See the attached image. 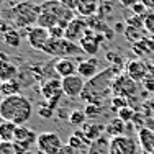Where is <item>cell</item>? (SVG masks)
I'll return each mask as SVG.
<instances>
[{
  "mask_svg": "<svg viewBox=\"0 0 154 154\" xmlns=\"http://www.w3.org/2000/svg\"><path fill=\"white\" fill-rule=\"evenodd\" d=\"M120 67H112L103 69L102 72H98L94 79L87 80L85 84V89L80 97L84 100H87V103H102L105 97H108V94L112 92V85H113V80L116 79Z\"/></svg>",
  "mask_w": 154,
  "mask_h": 154,
  "instance_id": "cell-1",
  "label": "cell"
},
{
  "mask_svg": "<svg viewBox=\"0 0 154 154\" xmlns=\"http://www.w3.org/2000/svg\"><path fill=\"white\" fill-rule=\"evenodd\" d=\"M33 105L21 94L5 97L0 100V118L2 122H12L15 125H26L31 118Z\"/></svg>",
  "mask_w": 154,
  "mask_h": 154,
  "instance_id": "cell-2",
  "label": "cell"
},
{
  "mask_svg": "<svg viewBox=\"0 0 154 154\" xmlns=\"http://www.w3.org/2000/svg\"><path fill=\"white\" fill-rule=\"evenodd\" d=\"M7 13L12 15V21L17 25V28L23 30V28H30V25L33 23H38V17L41 10H39V5L30 2H20Z\"/></svg>",
  "mask_w": 154,
  "mask_h": 154,
  "instance_id": "cell-3",
  "label": "cell"
},
{
  "mask_svg": "<svg viewBox=\"0 0 154 154\" xmlns=\"http://www.w3.org/2000/svg\"><path fill=\"white\" fill-rule=\"evenodd\" d=\"M43 53H46L48 56H54V57H72V56H79L80 53H84L82 48L79 46V43H74L67 38H61V39H54L51 38L46 43V46L43 48Z\"/></svg>",
  "mask_w": 154,
  "mask_h": 154,
  "instance_id": "cell-4",
  "label": "cell"
},
{
  "mask_svg": "<svg viewBox=\"0 0 154 154\" xmlns=\"http://www.w3.org/2000/svg\"><path fill=\"white\" fill-rule=\"evenodd\" d=\"M36 146H38V151L41 154H59L61 149L64 148L59 134L53 133V131L39 133L38 139H36Z\"/></svg>",
  "mask_w": 154,
  "mask_h": 154,
  "instance_id": "cell-5",
  "label": "cell"
},
{
  "mask_svg": "<svg viewBox=\"0 0 154 154\" xmlns=\"http://www.w3.org/2000/svg\"><path fill=\"white\" fill-rule=\"evenodd\" d=\"M41 95L45 98V102L51 103L53 107H57L61 97L64 95L61 79H48L46 82H43L41 84Z\"/></svg>",
  "mask_w": 154,
  "mask_h": 154,
  "instance_id": "cell-6",
  "label": "cell"
},
{
  "mask_svg": "<svg viewBox=\"0 0 154 154\" xmlns=\"http://www.w3.org/2000/svg\"><path fill=\"white\" fill-rule=\"evenodd\" d=\"M108 152L110 154H136L138 152V143L134 141V138L131 136H118V138H112L110 139V146H108Z\"/></svg>",
  "mask_w": 154,
  "mask_h": 154,
  "instance_id": "cell-7",
  "label": "cell"
},
{
  "mask_svg": "<svg viewBox=\"0 0 154 154\" xmlns=\"http://www.w3.org/2000/svg\"><path fill=\"white\" fill-rule=\"evenodd\" d=\"M105 41V36L100 35V33H95L90 28H87V31L84 33L82 39L79 41V46L82 48V51L89 56H95L100 49L102 43Z\"/></svg>",
  "mask_w": 154,
  "mask_h": 154,
  "instance_id": "cell-8",
  "label": "cell"
},
{
  "mask_svg": "<svg viewBox=\"0 0 154 154\" xmlns=\"http://www.w3.org/2000/svg\"><path fill=\"white\" fill-rule=\"evenodd\" d=\"M61 82H62V92H64V95H67L69 98H75L82 95L87 80L84 77H80L79 74H74V75L61 79Z\"/></svg>",
  "mask_w": 154,
  "mask_h": 154,
  "instance_id": "cell-9",
  "label": "cell"
},
{
  "mask_svg": "<svg viewBox=\"0 0 154 154\" xmlns=\"http://www.w3.org/2000/svg\"><path fill=\"white\" fill-rule=\"evenodd\" d=\"M112 94L130 98L133 94H136V82L130 75H116L112 85Z\"/></svg>",
  "mask_w": 154,
  "mask_h": 154,
  "instance_id": "cell-10",
  "label": "cell"
},
{
  "mask_svg": "<svg viewBox=\"0 0 154 154\" xmlns=\"http://www.w3.org/2000/svg\"><path fill=\"white\" fill-rule=\"evenodd\" d=\"M26 39H28V45H30L33 49H39L43 51V48L46 46V43L51 39L49 36V30L43 26H33L28 30V35H26Z\"/></svg>",
  "mask_w": 154,
  "mask_h": 154,
  "instance_id": "cell-11",
  "label": "cell"
},
{
  "mask_svg": "<svg viewBox=\"0 0 154 154\" xmlns=\"http://www.w3.org/2000/svg\"><path fill=\"white\" fill-rule=\"evenodd\" d=\"M87 18L84 17H79V18H74L71 23L66 26V38L71 39L74 43H79L82 39L84 33L87 31Z\"/></svg>",
  "mask_w": 154,
  "mask_h": 154,
  "instance_id": "cell-12",
  "label": "cell"
},
{
  "mask_svg": "<svg viewBox=\"0 0 154 154\" xmlns=\"http://www.w3.org/2000/svg\"><path fill=\"white\" fill-rule=\"evenodd\" d=\"M38 134L35 133V130H31L26 125H18L17 133H15V143L20 144L21 148H25L26 151H30V148L36 143Z\"/></svg>",
  "mask_w": 154,
  "mask_h": 154,
  "instance_id": "cell-13",
  "label": "cell"
},
{
  "mask_svg": "<svg viewBox=\"0 0 154 154\" xmlns=\"http://www.w3.org/2000/svg\"><path fill=\"white\" fill-rule=\"evenodd\" d=\"M126 75H130L134 82H143V80L149 75L148 66H146L141 59H131L126 64Z\"/></svg>",
  "mask_w": 154,
  "mask_h": 154,
  "instance_id": "cell-14",
  "label": "cell"
},
{
  "mask_svg": "<svg viewBox=\"0 0 154 154\" xmlns=\"http://www.w3.org/2000/svg\"><path fill=\"white\" fill-rule=\"evenodd\" d=\"M80 131H82L84 138H85L87 144H92V143L98 141L102 138V134L105 133V125L100 123H85L80 126Z\"/></svg>",
  "mask_w": 154,
  "mask_h": 154,
  "instance_id": "cell-15",
  "label": "cell"
},
{
  "mask_svg": "<svg viewBox=\"0 0 154 154\" xmlns=\"http://www.w3.org/2000/svg\"><path fill=\"white\" fill-rule=\"evenodd\" d=\"M138 144L141 146L143 152L154 154V131L148 126L138 130Z\"/></svg>",
  "mask_w": 154,
  "mask_h": 154,
  "instance_id": "cell-16",
  "label": "cell"
},
{
  "mask_svg": "<svg viewBox=\"0 0 154 154\" xmlns=\"http://www.w3.org/2000/svg\"><path fill=\"white\" fill-rule=\"evenodd\" d=\"M77 66L72 57H62V59H57L56 64H54V71L56 74L64 79V77H69V75H74L77 74Z\"/></svg>",
  "mask_w": 154,
  "mask_h": 154,
  "instance_id": "cell-17",
  "label": "cell"
},
{
  "mask_svg": "<svg viewBox=\"0 0 154 154\" xmlns=\"http://www.w3.org/2000/svg\"><path fill=\"white\" fill-rule=\"evenodd\" d=\"M77 74L80 77H84L85 80L94 79L95 75L98 74V62L94 59H85V61H80L79 66H77Z\"/></svg>",
  "mask_w": 154,
  "mask_h": 154,
  "instance_id": "cell-18",
  "label": "cell"
},
{
  "mask_svg": "<svg viewBox=\"0 0 154 154\" xmlns=\"http://www.w3.org/2000/svg\"><path fill=\"white\" fill-rule=\"evenodd\" d=\"M98 5H100V0H80V2H79V7H77L75 12L79 13L80 17L89 18V17L97 15Z\"/></svg>",
  "mask_w": 154,
  "mask_h": 154,
  "instance_id": "cell-19",
  "label": "cell"
},
{
  "mask_svg": "<svg viewBox=\"0 0 154 154\" xmlns=\"http://www.w3.org/2000/svg\"><path fill=\"white\" fill-rule=\"evenodd\" d=\"M125 128H126V123L123 122L122 118H113L105 125V133L108 134L110 138H118V136H123L125 133Z\"/></svg>",
  "mask_w": 154,
  "mask_h": 154,
  "instance_id": "cell-20",
  "label": "cell"
},
{
  "mask_svg": "<svg viewBox=\"0 0 154 154\" xmlns=\"http://www.w3.org/2000/svg\"><path fill=\"white\" fill-rule=\"evenodd\" d=\"M18 125L12 122H2L0 123V139L5 143L15 141V133H17Z\"/></svg>",
  "mask_w": 154,
  "mask_h": 154,
  "instance_id": "cell-21",
  "label": "cell"
},
{
  "mask_svg": "<svg viewBox=\"0 0 154 154\" xmlns=\"http://www.w3.org/2000/svg\"><path fill=\"white\" fill-rule=\"evenodd\" d=\"M87 26H89L92 31L100 33V35H103V36L107 35L110 30H112V28H110L108 25L105 23V20H102V18H100V17H97V15L87 18Z\"/></svg>",
  "mask_w": 154,
  "mask_h": 154,
  "instance_id": "cell-22",
  "label": "cell"
},
{
  "mask_svg": "<svg viewBox=\"0 0 154 154\" xmlns=\"http://www.w3.org/2000/svg\"><path fill=\"white\" fill-rule=\"evenodd\" d=\"M38 26H43L46 28V30H51L53 26H56V25H61V20L57 18L54 13L51 12H41L38 17Z\"/></svg>",
  "mask_w": 154,
  "mask_h": 154,
  "instance_id": "cell-23",
  "label": "cell"
},
{
  "mask_svg": "<svg viewBox=\"0 0 154 154\" xmlns=\"http://www.w3.org/2000/svg\"><path fill=\"white\" fill-rule=\"evenodd\" d=\"M0 154H26V149L21 148L20 144H17L15 141L0 143Z\"/></svg>",
  "mask_w": 154,
  "mask_h": 154,
  "instance_id": "cell-24",
  "label": "cell"
},
{
  "mask_svg": "<svg viewBox=\"0 0 154 154\" xmlns=\"http://www.w3.org/2000/svg\"><path fill=\"white\" fill-rule=\"evenodd\" d=\"M3 43H5L7 46H10V48H18L20 43H21V33L18 30L10 28V30L3 35Z\"/></svg>",
  "mask_w": 154,
  "mask_h": 154,
  "instance_id": "cell-25",
  "label": "cell"
},
{
  "mask_svg": "<svg viewBox=\"0 0 154 154\" xmlns=\"http://www.w3.org/2000/svg\"><path fill=\"white\" fill-rule=\"evenodd\" d=\"M123 35H125V39H126L128 43H131V45L139 43L143 38H144V31L139 30V28H133V26H126Z\"/></svg>",
  "mask_w": 154,
  "mask_h": 154,
  "instance_id": "cell-26",
  "label": "cell"
},
{
  "mask_svg": "<svg viewBox=\"0 0 154 154\" xmlns=\"http://www.w3.org/2000/svg\"><path fill=\"white\" fill-rule=\"evenodd\" d=\"M18 74V69L15 64H12V62H8V64L2 66L0 67V80L2 82H7V80H13Z\"/></svg>",
  "mask_w": 154,
  "mask_h": 154,
  "instance_id": "cell-27",
  "label": "cell"
},
{
  "mask_svg": "<svg viewBox=\"0 0 154 154\" xmlns=\"http://www.w3.org/2000/svg\"><path fill=\"white\" fill-rule=\"evenodd\" d=\"M18 94H20V84L15 79L2 82V95L3 97H12V95H18Z\"/></svg>",
  "mask_w": 154,
  "mask_h": 154,
  "instance_id": "cell-28",
  "label": "cell"
},
{
  "mask_svg": "<svg viewBox=\"0 0 154 154\" xmlns=\"http://www.w3.org/2000/svg\"><path fill=\"white\" fill-rule=\"evenodd\" d=\"M85 120H87V115L84 110H71V115H69L67 122L72 126H82V125H85Z\"/></svg>",
  "mask_w": 154,
  "mask_h": 154,
  "instance_id": "cell-29",
  "label": "cell"
},
{
  "mask_svg": "<svg viewBox=\"0 0 154 154\" xmlns=\"http://www.w3.org/2000/svg\"><path fill=\"white\" fill-rule=\"evenodd\" d=\"M54 112H56V107H53V105L48 103V102H43V103L38 105V115L41 116V118H51V116L54 115Z\"/></svg>",
  "mask_w": 154,
  "mask_h": 154,
  "instance_id": "cell-30",
  "label": "cell"
},
{
  "mask_svg": "<svg viewBox=\"0 0 154 154\" xmlns=\"http://www.w3.org/2000/svg\"><path fill=\"white\" fill-rule=\"evenodd\" d=\"M84 112H85L87 118H95V116L102 115L103 107H102V103H87V107L84 108Z\"/></svg>",
  "mask_w": 154,
  "mask_h": 154,
  "instance_id": "cell-31",
  "label": "cell"
},
{
  "mask_svg": "<svg viewBox=\"0 0 154 154\" xmlns=\"http://www.w3.org/2000/svg\"><path fill=\"white\" fill-rule=\"evenodd\" d=\"M125 23H126V26H133V28H139V30H144V17H139V15L126 17Z\"/></svg>",
  "mask_w": 154,
  "mask_h": 154,
  "instance_id": "cell-32",
  "label": "cell"
},
{
  "mask_svg": "<svg viewBox=\"0 0 154 154\" xmlns=\"http://www.w3.org/2000/svg\"><path fill=\"white\" fill-rule=\"evenodd\" d=\"M113 12V3L108 2V0H103V2H100V5H98V12H97V17H100L102 20H105L107 15Z\"/></svg>",
  "mask_w": 154,
  "mask_h": 154,
  "instance_id": "cell-33",
  "label": "cell"
},
{
  "mask_svg": "<svg viewBox=\"0 0 154 154\" xmlns=\"http://www.w3.org/2000/svg\"><path fill=\"white\" fill-rule=\"evenodd\" d=\"M110 105H112V108L115 110V112H118V110H122L123 107H128V98L122 97V95H113Z\"/></svg>",
  "mask_w": 154,
  "mask_h": 154,
  "instance_id": "cell-34",
  "label": "cell"
},
{
  "mask_svg": "<svg viewBox=\"0 0 154 154\" xmlns=\"http://www.w3.org/2000/svg\"><path fill=\"white\" fill-rule=\"evenodd\" d=\"M134 115H136V112H134V108H131L130 105H128V107H123L122 110H118V118H122L125 123H130Z\"/></svg>",
  "mask_w": 154,
  "mask_h": 154,
  "instance_id": "cell-35",
  "label": "cell"
},
{
  "mask_svg": "<svg viewBox=\"0 0 154 154\" xmlns=\"http://www.w3.org/2000/svg\"><path fill=\"white\" fill-rule=\"evenodd\" d=\"M144 31L154 36V12H149L144 15Z\"/></svg>",
  "mask_w": 154,
  "mask_h": 154,
  "instance_id": "cell-36",
  "label": "cell"
},
{
  "mask_svg": "<svg viewBox=\"0 0 154 154\" xmlns=\"http://www.w3.org/2000/svg\"><path fill=\"white\" fill-rule=\"evenodd\" d=\"M49 36L54 39H61V38H66V28L62 25H56L49 30Z\"/></svg>",
  "mask_w": 154,
  "mask_h": 154,
  "instance_id": "cell-37",
  "label": "cell"
},
{
  "mask_svg": "<svg viewBox=\"0 0 154 154\" xmlns=\"http://www.w3.org/2000/svg\"><path fill=\"white\" fill-rule=\"evenodd\" d=\"M131 12H133V15H139V17H144V15H148V13H149L148 12V7H146L143 2H139V0L134 3L133 7H131Z\"/></svg>",
  "mask_w": 154,
  "mask_h": 154,
  "instance_id": "cell-38",
  "label": "cell"
},
{
  "mask_svg": "<svg viewBox=\"0 0 154 154\" xmlns=\"http://www.w3.org/2000/svg\"><path fill=\"white\" fill-rule=\"evenodd\" d=\"M107 61H110L115 67H122V64H123V57H120L116 53H112V51L107 53Z\"/></svg>",
  "mask_w": 154,
  "mask_h": 154,
  "instance_id": "cell-39",
  "label": "cell"
},
{
  "mask_svg": "<svg viewBox=\"0 0 154 154\" xmlns=\"http://www.w3.org/2000/svg\"><path fill=\"white\" fill-rule=\"evenodd\" d=\"M82 143H84V139H82V138H79L77 134H72V136L67 139V146H71V148L77 149V151H79V149L82 148Z\"/></svg>",
  "mask_w": 154,
  "mask_h": 154,
  "instance_id": "cell-40",
  "label": "cell"
},
{
  "mask_svg": "<svg viewBox=\"0 0 154 154\" xmlns=\"http://www.w3.org/2000/svg\"><path fill=\"white\" fill-rule=\"evenodd\" d=\"M59 2H61L64 7H67L69 10H77L80 0H59Z\"/></svg>",
  "mask_w": 154,
  "mask_h": 154,
  "instance_id": "cell-41",
  "label": "cell"
},
{
  "mask_svg": "<svg viewBox=\"0 0 154 154\" xmlns=\"http://www.w3.org/2000/svg\"><path fill=\"white\" fill-rule=\"evenodd\" d=\"M143 84H144V89L149 90V92H154V79L151 75H148L144 80H143Z\"/></svg>",
  "mask_w": 154,
  "mask_h": 154,
  "instance_id": "cell-42",
  "label": "cell"
},
{
  "mask_svg": "<svg viewBox=\"0 0 154 154\" xmlns=\"http://www.w3.org/2000/svg\"><path fill=\"white\" fill-rule=\"evenodd\" d=\"M8 30H10V26H8V23H7V20L5 18H0V36L3 38V35Z\"/></svg>",
  "mask_w": 154,
  "mask_h": 154,
  "instance_id": "cell-43",
  "label": "cell"
},
{
  "mask_svg": "<svg viewBox=\"0 0 154 154\" xmlns=\"http://www.w3.org/2000/svg\"><path fill=\"white\" fill-rule=\"evenodd\" d=\"M8 62H10V56L7 53H3V51H0V67L8 64Z\"/></svg>",
  "mask_w": 154,
  "mask_h": 154,
  "instance_id": "cell-44",
  "label": "cell"
},
{
  "mask_svg": "<svg viewBox=\"0 0 154 154\" xmlns=\"http://www.w3.org/2000/svg\"><path fill=\"white\" fill-rule=\"evenodd\" d=\"M57 112V116H59L61 120H69V115L71 113H67L69 110H66V108H59V110H56Z\"/></svg>",
  "mask_w": 154,
  "mask_h": 154,
  "instance_id": "cell-45",
  "label": "cell"
},
{
  "mask_svg": "<svg viewBox=\"0 0 154 154\" xmlns=\"http://www.w3.org/2000/svg\"><path fill=\"white\" fill-rule=\"evenodd\" d=\"M59 154H77V149H74V148H71V146L66 144L64 148L61 149V152H59Z\"/></svg>",
  "mask_w": 154,
  "mask_h": 154,
  "instance_id": "cell-46",
  "label": "cell"
},
{
  "mask_svg": "<svg viewBox=\"0 0 154 154\" xmlns=\"http://www.w3.org/2000/svg\"><path fill=\"white\" fill-rule=\"evenodd\" d=\"M118 2L122 3V7H125V8H131L138 0H118Z\"/></svg>",
  "mask_w": 154,
  "mask_h": 154,
  "instance_id": "cell-47",
  "label": "cell"
},
{
  "mask_svg": "<svg viewBox=\"0 0 154 154\" xmlns=\"http://www.w3.org/2000/svg\"><path fill=\"white\" fill-rule=\"evenodd\" d=\"M0 94H2V80H0Z\"/></svg>",
  "mask_w": 154,
  "mask_h": 154,
  "instance_id": "cell-48",
  "label": "cell"
},
{
  "mask_svg": "<svg viewBox=\"0 0 154 154\" xmlns=\"http://www.w3.org/2000/svg\"><path fill=\"white\" fill-rule=\"evenodd\" d=\"M3 2H5V0H0V3H3Z\"/></svg>",
  "mask_w": 154,
  "mask_h": 154,
  "instance_id": "cell-49",
  "label": "cell"
},
{
  "mask_svg": "<svg viewBox=\"0 0 154 154\" xmlns=\"http://www.w3.org/2000/svg\"><path fill=\"white\" fill-rule=\"evenodd\" d=\"M143 154H149V152H143Z\"/></svg>",
  "mask_w": 154,
  "mask_h": 154,
  "instance_id": "cell-50",
  "label": "cell"
},
{
  "mask_svg": "<svg viewBox=\"0 0 154 154\" xmlns=\"http://www.w3.org/2000/svg\"><path fill=\"white\" fill-rule=\"evenodd\" d=\"M100 2H103V0H100Z\"/></svg>",
  "mask_w": 154,
  "mask_h": 154,
  "instance_id": "cell-51",
  "label": "cell"
},
{
  "mask_svg": "<svg viewBox=\"0 0 154 154\" xmlns=\"http://www.w3.org/2000/svg\"><path fill=\"white\" fill-rule=\"evenodd\" d=\"M0 143H2V139H0Z\"/></svg>",
  "mask_w": 154,
  "mask_h": 154,
  "instance_id": "cell-52",
  "label": "cell"
}]
</instances>
